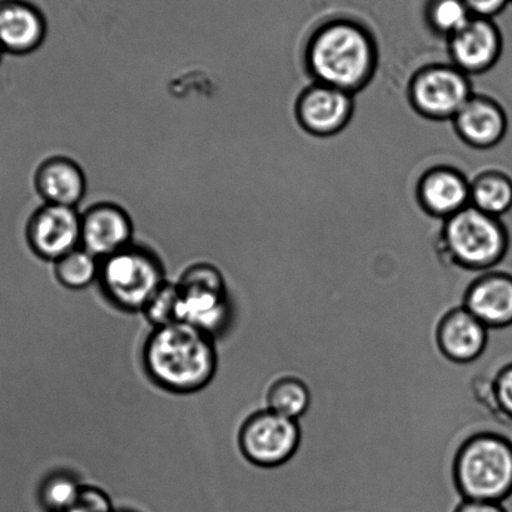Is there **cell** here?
Listing matches in <instances>:
<instances>
[{"label":"cell","instance_id":"6da1fadb","mask_svg":"<svg viewBox=\"0 0 512 512\" xmlns=\"http://www.w3.org/2000/svg\"><path fill=\"white\" fill-rule=\"evenodd\" d=\"M305 63L313 82L355 94L371 83L379 67L374 36L349 18L330 19L312 32Z\"/></svg>","mask_w":512,"mask_h":512},{"label":"cell","instance_id":"7a4b0ae2","mask_svg":"<svg viewBox=\"0 0 512 512\" xmlns=\"http://www.w3.org/2000/svg\"><path fill=\"white\" fill-rule=\"evenodd\" d=\"M215 337L175 322L154 328L143 347V365L152 381L173 394L188 395L211 384L218 367Z\"/></svg>","mask_w":512,"mask_h":512},{"label":"cell","instance_id":"3957f363","mask_svg":"<svg viewBox=\"0 0 512 512\" xmlns=\"http://www.w3.org/2000/svg\"><path fill=\"white\" fill-rule=\"evenodd\" d=\"M452 479L462 500L502 502L512 495V444L491 431L467 437L452 464Z\"/></svg>","mask_w":512,"mask_h":512},{"label":"cell","instance_id":"277c9868","mask_svg":"<svg viewBox=\"0 0 512 512\" xmlns=\"http://www.w3.org/2000/svg\"><path fill=\"white\" fill-rule=\"evenodd\" d=\"M439 241L442 255L452 265L475 272L500 265L510 248L509 231L501 218L471 205L442 223Z\"/></svg>","mask_w":512,"mask_h":512},{"label":"cell","instance_id":"5b68a950","mask_svg":"<svg viewBox=\"0 0 512 512\" xmlns=\"http://www.w3.org/2000/svg\"><path fill=\"white\" fill-rule=\"evenodd\" d=\"M98 281L113 305L128 312H142L166 277L161 258L149 248L132 243L101 261Z\"/></svg>","mask_w":512,"mask_h":512},{"label":"cell","instance_id":"8992f818","mask_svg":"<svg viewBox=\"0 0 512 512\" xmlns=\"http://www.w3.org/2000/svg\"><path fill=\"white\" fill-rule=\"evenodd\" d=\"M181 293L180 322L215 337L231 320V302L225 278L210 263H196L177 282Z\"/></svg>","mask_w":512,"mask_h":512},{"label":"cell","instance_id":"52a82bcc","mask_svg":"<svg viewBox=\"0 0 512 512\" xmlns=\"http://www.w3.org/2000/svg\"><path fill=\"white\" fill-rule=\"evenodd\" d=\"M470 76L451 63H434L417 69L407 87L411 107L430 121H452L472 94Z\"/></svg>","mask_w":512,"mask_h":512},{"label":"cell","instance_id":"ba28073f","mask_svg":"<svg viewBox=\"0 0 512 512\" xmlns=\"http://www.w3.org/2000/svg\"><path fill=\"white\" fill-rule=\"evenodd\" d=\"M301 444L298 421L265 409L248 416L238 434V445L247 461L272 469L290 461Z\"/></svg>","mask_w":512,"mask_h":512},{"label":"cell","instance_id":"9c48e42d","mask_svg":"<svg viewBox=\"0 0 512 512\" xmlns=\"http://www.w3.org/2000/svg\"><path fill=\"white\" fill-rule=\"evenodd\" d=\"M355 112V96L327 84L313 82L298 94L295 117L313 137L336 136L349 126Z\"/></svg>","mask_w":512,"mask_h":512},{"label":"cell","instance_id":"30bf717a","mask_svg":"<svg viewBox=\"0 0 512 512\" xmlns=\"http://www.w3.org/2000/svg\"><path fill=\"white\" fill-rule=\"evenodd\" d=\"M81 226L82 213L77 208L44 203L27 222L28 246L42 260L57 262L81 247Z\"/></svg>","mask_w":512,"mask_h":512},{"label":"cell","instance_id":"8fae6325","mask_svg":"<svg viewBox=\"0 0 512 512\" xmlns=\"http://www.w3.org/2000/svg\"><path fill=\"white\" fill-rule=\"evenodd\" d=\"M446 42L452 66L470 77L494 68L504 49V38L494 19L480 17H472Z\"/></svg>","mask_w":512,"mask_h":512},{"label":"cell","instance_id":"7c38bea8","mask_svg":"<svg viewBox=\"0 0 512 512\" xmlns=\"http://www.w3.org/2000/svg\"><path fill=\"white\" fill-rule=\"evenodd\" d=\"M133 222L123 207L98 202L82 213L81 247L104 260L132 245Z\"/></svg>","mask_w":512,"mask_h":512},{"label":"cell","instance_id":"4fadbf2b","mask_svg":"<svg viewBox=\"0 0 512 512\" xmlns=\"http://www.w3.org/2000/svg\"><path fill=\"white\" fill-rule=\"evenodd\" d=\"M416 198L427 215L445 221L470 206V180L459 168L439 164L420 177Z\"/></svg>","mask_w":512,"mask_h":512},{"label":"cell","instance_id":"5bb4252c","mask_svg":"<svg viewBox=\"0 0 512 512\" xmlns=\"http://www.w3.org/2000/svg\"><path fill=\"white\" fill-rule=\"evenodd\" d=\"M437 349L446 360L467 365L484 354L489 341V328L464 306L452 308L436 326Z\"/></svg>","mask_w":512,"mask_h":512},{"label":"cell","instance_id":"9a60e30c","mask_svg":"<svg viewBox=\"0 0 512 512\" xmlns=\"http://www.w3.org/2000/svg\"><path fill=\"white\" fill-rule=\"evenodd\" d=\"M457 136L467 146L491 149L502 142L509 127L504 107L486 94H472L452 119Z\"/></svg>","mask_w":512,"mask_h":512},{"label":"cell","instance_id":"2e32d148","mask_svg":"<svg viewBox=\"0 0 512 512\" xmlns=\"http://www.w3.org/2000/svg\"><path fill=\"white\" fill-rule=\"evenodd\" d=\"M41 9L28 0H0V49L13 56H27L41 48L47 37Z\"/></svg>","mask_w":512,"mask_h":512},{"label":"cell","instance_id":"e0dca14e","mask_svg":"<svg viewBox=\"0 0 512 512\" xmlns=\"http://www.w3.org/2000/svg\"><path fill=\"white\" fill-rule=\"evenodd\" d=\"M462 306L489 330L512 325V275L487 271L467 287Z\"/></svg>","mask_w":512,"mask_h":512},{"label":"cell","instance_id":"ac0fdd59","mask_svg":"<svg viewBox=\"0 0 512 512\" xmlns=\"http://www.w3.org/2000/svg\"><path fill=\"white\" fill-rule=\"evenodd\" d=\"M34 187L48 205L77 208L87 192V178L74 159L53 156L39 164Z\"/></svg>","mask_w":512,"mask_h":512},{"label":"cell","instance_id":"d6986e66","mask_svg":"<svg viewBox=\"0 0 512 512\" xmlns=\"http://www.w3.org/2000/svg\"><path fill=\"white\" fill-rule=\"evenodd\" d=\"M470 205L501 218L512 210V178L500 169H486L470 180Z\"/></svg>","mask_w":512,"mask_h":512},{"label":"cell","instance_id":"ffe728a7","mask_svg":"<svg viewBox=\"0 0 512 512\" xmlns=\"http://www.w3.org/2000/svg\"><path fill=\"white\" fill-rule=\"evenodd\" d=\"M267 409L291 420H300L311 406V391L296 376H283L272 382L266 394Z\"/></svg>","mask_w":512,"mask_h":512},{"label":"cell","instance_id":"44dd1931","mask_svg":"<svg viewBox=\"0 0 512 512\" xmlns=\"http://www.w3.org/2000/svg\"><path fill=\"white\" fill-rule=\"evenodd\" d=\"M101 260L78 247L68 255L54 262V276L68 290L79 291L91 286L98 280Z\"/></svg>","mask_w":512,"mask_h":512},{"label":"cell","instance_id":"7402d4cb","mask_svg":"<svg viewBox=\"0 0 512 512\" xmlns=\"http://www.w3.org/2000/svg\"><path fill=\"white\" fill-rule=\"evenodd\" d=\"M425 17L431 31L447 39L464 27L472 14L464 0H427Z\"/></svg>","mask_w":512,"mask_h":512},{"label":"cell","instance_id":"603a6c76","mask_svg":"<svg viewBox=\"0 0 512 512\" xmlns=\"http://www.w3.org/2000/svg\"><path fill=\"white\" fill-rule=\"evenodd\" d=\"M181 293L177 283L164 282L142 312L154 328L180 322Z\"/></svg>","mask_w":512,"mask_h":512},{"label":"cell","instance_id":"cb8c5ba5","mask_svg":"<svg viewBox=\"0 0 512 512\" xmlns=\"http://www.w3.org/2000/svg\"><path fill=\"white\" fill-rule=\"evenodd\" d=\"M82 485L71 475L56 474L44 482L41 499L49 512H64L76 504Z\"/></svg>","mask_w":512,"mask_h":512},{"label":"cell","instance_id":"d4e9b609","mask_svg":"<svg viewBox=\"0 0 512 512\" xmlns=\"http://www.w3.org/2000/svg\"><path fill=\"white\" fill-rule=\"evenodd\" d=\"M490 397L494 409L512 421V362L497 372L491 382Z\"/></svg>","mask_w":512,"mask_h":512},{"label":"cell","instance_id":"484cf974","mask_svg":"<svg viewBox=\"0 0 512 512\" xmlns=\"http://www.w3.org/2000/svg\"><path fill=\"white\" fill-rule=\"evenodd\" d=\"M64 512H114L111 499L98 487L82 486L76 504Z\"/></svg>","mask_w":512,"mask_h":512},{"label":"cell","instance_id":"4316f807","mask_svg":"<svg viewBox=\"0 0 512 512\" xmlns=\"http://www.w3.org/2000/svg\"><path fill=\"white\" fill-rule=\"evenodd\" d=\"M472 17L494 19L505 11L511 0H464Z\"/></svg>","mask_w":512,"mask_h":512},{"label":"cell","instance_id":"83f0119b","mask_svg":"<svg viewBox=\"0 0 512 512\" xmlns=\"http://www.w3.org/2000/svg\"><path fill=\"white\" fill-rule=\"evenodd\" d=\"M454 512H509L500 502L462 500Z\"/></svg>","mask_w":512,"mask_h":512},{"label":"cell","instance_id":"f1b7e54d","mask_svg":"<svg viewBox=\"0 0 512 512\" xmlns=\"http://www.w3.org/2000/svg\"><path fill=\"white\" fill-rule=\"evenodd\" d=\"M3 54H4V53H3L2 49H0V61H2V56H3Z\"/></svg>","mask_w":512,"mask_h":512},{"label":"cell","instance_id":"f546056e","mask_svg":"<svg viewBox=\"0 0 512 512\" xmlns=\"http://www.w3.org/2000/svg\"><path fill=\"white\" fill-rule=\"evenodd\" d=\"M123 512H129V511H123Z\"/></svg>","mask_w":512,"mask_h":512},{"label":"cell","instance_id":"4dcf8cb0","mask_svg":"<svg viewBox=\"0 0 512 512\" xmlns=\"http://www.w3.org/2000/svg\"><path fill=\"white\" fill-rule=\"evenodd\" d=\"M511 3H512V0H511Z\"/></svg>","mask_w":512,"mask_h":512}]
</instances>
